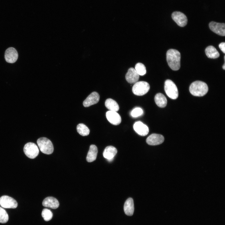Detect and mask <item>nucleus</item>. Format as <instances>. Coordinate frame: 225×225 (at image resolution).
I'll use <instances>...</instances> for the list:
<instances>
[{
	"mask_svg": "<svg viewBox=\"0 0 225 225\" xmlns=\"http://www.w3.org/2000/svg\"><path fill=\"white\" fill-rule=\"evenodd\" d=\"M171 16L172 19L179 26L183 27L187 25L188 19L186 16L183 13L175 11L172 12Z\"/></svg>",
	"mask_w": 225,
	"mask_h": 225,
	"instance_id": "nucleus-8",
	"label": "nucleus"
},
{
	"mask_svg": "<svg viewBox=\"0 0 225 225\" xmlns=\"http://www.w3.org/2000/svg\"><path fill=\"white\" fill-rule=\"evenodd\" d=\"M124 210L125 214L129 216H132L134 211V203L133 199L129 198L125 202Z\"/></svg>",
	"mask_w": 225,
	"mask_h": 225,
	"instance_id": "nucleus-18",
	"label": "nucleus"
},
{
	"mask_svg": "<svg viewBox=\"0 0 225 225\" xmlns=\"http://www.w3.org/2000/svg\"><path fill=\"white\" fill-rule=\"evenodd\" d=\"M105 104L106 107L109 111L117 112L119 108V105L116 102L111 98L106 99Z\"/></svg>",
	"mask_w": 225,
	"mask_h": 225,
	"instance_id": "nucleus-22",
	"label": "nucleus"
},
{
	"mask_svg": "<svg viewBox=\"0 0 225 225\" xmlns=\"http://www.w3.org/2000/svg\"><path fill=\"white\" fill-rule=\"evenodd\" d=\"M135 69L139 75L143 76L146 73V70L144 65L140 62L137 63Z\"/></svg>",
	"mask_w": 225,
	"mask_h": 225,
	"instance_id": "nucleus-24",
	"label": "nucleus"
},
{
	"mask_svg": "<svg viewBox=\"0 0 225 225\" xmlns=\"http://www.w3.org/2000/svg\"><path fill=\"white\" fill-rule=\"evenodd\" d=\"M143 113V111L140 108H136L134 109L131 112V115L134 118H136L142 115Z\"/></svg>",
	"mask_w": 225,
	"mask_h": 225,
	"instance_id": "nucleus-27",
	"label": "nucleus"
},
{
	"mask_svg": "<svg viewBox=\"0 0 225 225\" xmlns=\"http://www.w3.org/2000/svg\"><path fill=\"white\" fill-rule=\"evenodd\" d=\"M117 152V149L114 147L109 146L105 149L103 155L104 157L108 161H112Z\"/></svg>",
	"mask_w": 225,
	"mask_h": 225,
	"instance_id": "nucleus-16",
	"label": "nucleus"
},
{
	"mask_svg": "<svg viewBox=\"0 0 225 225\" xmlns=\"http://www.w3.org/2000/svg\"><path fill=\"white\" fill-rule=\"evenodd\" d=\"M42 215L45 221H48L52 218L53 214L50 210L45 208L42 211Z\"/></svg>",
	"mask_w": 225,
	"mask_h": 225,
	"instance_id": "nucleus-25",
	"label": "nucleus"
},
{
	"mask_svg": "<svg viewBox=\"0 0 225 225\" xmlns=\"http://www.w3.org/2000/svg\"><path fill=\"white\" fill-rule=\"evenodd\" d=\"M8 220V216L6 211L0 207V222L4 223L7 222Z\"/></svg>",
	"mask_w": 225,
	"mask_h": 225,
	"instance_id": "nucleus-26",
	"label": "nucleus"
},
{
	"mask_svg": "<svg viewBox=\"0 0 225 225\" xmlns=\"http://www.w3.org/2000/svg\"><path fill=\"white\" fill-rule=\"evenodd\" d=\"M164 90L167 96L170 98L175 99L178 97V93L175 84L171 80L167 79L164 83Z\"/></svg>",
	"mask_w": 225,
	"mask_h": 225,
	"instance_id": "nucleus-4",
	"label": "nucleus"
},
{
	"mask_svg": "<svg viewBox=\"0 0 225 225\" xmlns=\"http://www.w3.org/2000/svg\"><path fill=\"white\" fill-rule=\"evenodd\" d=\"M98 152L97 146L94 145H91L86 157V160L88 162H91L95 161L97 158Z\"/></svg>",
	"mask_w": 225,
	"mask_h": 225,
	"instance_id": "nucleus-19",
	"label": "nucleus"
},
{
	"mask_svg": "<svg viewBox=\"0 0 225 225\" xmlns=\"http://www.w3.org/2000/svg\"><path fill=\"white\" fill-rule=\"evenodd\" d=\"M78 132L82 136L88 135L90 132V130L83 123L79 124L77 127Z\"/></svg>",
	"mask_w": 225,
	"mask_h": 225,
	"instance_id": "nucleus-23",
	"label": "nucleus"
},
{
	"mask_svg": "<svg viewBox=\"0 0 225 225\" xmlns=\"http://www.w3.org/2000/svg\"><path fill=\"white\" fill-rule=\"evenodd\" d=\"M42 204L46 207L52 209H56L59 206V203L57 199L52 197H48L45 198L43 200Z\"/></svg>",
	"mask_w": 225,
	"mask_h": 225,
	"instance_id": "nucleus-17",
	"label": "nucleus"
},
{
	"mask_svg": "<svg viewBox=\"0 0 225 225\" xmlns=\"http://www.w3.org/2000/svg\"><path fill=\"white\" fill-rule=\"evenodd\" d=\"M0 205L5 208H15L18 206V203L12 198L8 196H3L0 198Z\"/></svg>",
	"mask_w": 225,
	"mask_h": 225,
	"instance_id": "nucleus-7",
	"label": "nucleus"
},
{
	"mask_svg": "<svg viewBox=\"0 0 225 225\" xmlns=\"http://www.w3.org/2000/svg\"><path fill=\"white\" fill-rule=\"evenodd\" d=\"M23 151L26 156L31 159L35 158L39 152L37 146L32 142H29L25 144L23 148Z\"/></svg>",
	"mask_w": 225,
	"mask_h": 225,
	"instance_id": "nucleus-6",
	"label": "nucleus"
},
{
	"mask_svg": "<svg viewBox=\"0 0 225 225\" xmlns=\"http://www.w3.org/2000/svg\"><path fill=\"white\" fill-rule=\"evenodd\" d=\"M150 87L149 83L145 81L138 82L134 83L132 87V92L135 95L142 96L149 91Z\"/></svg>",
	"mask_w": 225,
	"mask_h": 225,
	"instance_id": "nucleus-5",
	"label": "nucleus"
},
{
	"mask_svg": "<svg viewBox=\"0 0 225 225\" xmlns=\"http://www.w3.org/2000/svg\"><path fill=\"white\" fill-rule=\"evenodd\" d=\"M139 75L133 68H129L126 74L125 78L129 83H135L138 82L139 79Z\"/></svg>",
	"mask_w": 225,
	"mask_h": 225,
	"instance_id": "nucleus-15",
	"label": "nucleus"
},
{
	"mask_svg": "<svg viewBox=\"0 0 225 225\" xmlns=\"http://www.w3.org/2000/svg\"><path fill=\"white\" fill-rule=\"evenodd\" d=\"M133 128L135 131L141 136L146 135L149 132L148 126L140 121L135 122L133 125Z\"/></svg>",
	"mask_w": 225,
	"mask_h": 225,
	"instance_id": "nucleus-14",
	"label": "nucleus"
},
{
	"mask_svg": "<svg viewBox=\"0 0 225 225\" xmlns=\"http://www.w3.org/2000/svg\"><path fill=\"white\" fill-rule=\"evenodd\" d=\"M99 99L100 96L98 93L95 92H93L84 100L83 105L84 107H88L97 103Z\"/></svg>",
	"mask_w": 225,
	"mask_h": 225,
	"instance_id": "nucleus-12",
	"label": "nucleus"
},
{
	"mask_svg": "<svg viewBox=\"0 0 225 225\" xmlns=\"http://www.w3.org/2000/svg\"><path fill=\"white\" fill-rule=\"evenodd\" d=\"M164 140V138L162 135L153 133L147 138L146 142L149 145H156L162 143Z\"/></svg>",
	"mask_w": 225,
	"mask_h": 225,
	"instance_id": "nucleus-11",
	"label": "nucleus"
},
{
	"mask_svg": "<svg viewBox=\"0 0 225 225\" xmlns=\"http://www.w3.org/2000/svg\"><path fill=\"white\" fill-rule=\"evenodd\" d=\"M222 68L224 69H225V63H224L223 64V65L222 66Z\"/></svg>",
	"mask_w": 225,
	"mask_h": 225,
	"instance_id": "nucleus-29",
	"label": "nucleus"
},
{
	"mask_svg": "<svg viewBox=\"0 0 225 225\" xmlns=\"http://www.w3.org/2000/svg\"><path fill=\"white\" fill-rule=\"evenodd\" d=\"M225 42H222L220 43L219 45V47L221 49V50L223 52V53H225Z\"/></svg>",
	"mask_w": 225,
	"mask_h": 225,
	"instance_id": "nucleus-28",
	"label": "nucleus"
},
{
	"mask_svg": "<svg viewBox=\"0 0 225 225\" xmlns=\"http://www.w3.org/2000/svg\"><path fill=\"white\" fill-rule=\"evenodd\" d=\"M210 29L216 34L221 36L225 35V24L212 21L209 24Z\"/></svg>",
	"mask_w": 225,
	"mask_h": 225,
	"instance_id": "nucleus-9",
	"label": "nucleus"
},
{
	"mask_svg": "<svg viewBox=\"0 0 225 225\" xmlns=\"http://www.w3.org/2000/svg\"><path fill=\"white\" fill-rule=\"evenodd\" d=\"M18 57V52L14 48H9L6 50L5 53V58L8 62H15L17 60Z\"/></svg>",
	"mask_w": 225,
	"mask_h": 225,
	"instance_id": "nucleus-10",
	"label": "nucleus"
},
{
	"mask_svg": "<svg viewBox=\"0 0 225 225\" xmlns=\"http://www.w3.org/2000/svg\"><path fill=\"white\" fill-rule=\"evenodd\" d=\"M37 143L42 153L46 154H52L53 151V145L51 141L45 137H41L38 138Z\"/></svg>",
	"mask_w": 225,
	"mask_h": 225,
	"instance_id": "nucleus-3",
	"label": "nucleus"
},
{
	"mask_svg": "<svg viewBox=\"0 0 225 225\" xmlns=\"http://www.w3.org/2000/svg\"><path fill=\"white\" fill-rule=\"evenodd\" d=\"M155 102L157 105L160 108H164L167 104V99L162 94L159 93L157 94L154 97Z\"/></svg>",
	"mask_w": 225,
	"mask_h": 225,
	"instance_id": "nucleus-20",
	"label": "nucleus"
},
{
	"mask_svg": "<svg viewBox=\"0 0 225 225\" xmlns=\"http://www.w3.org/2000/svg\"><path fill=\"white\" fill-rule=\"evenodd\" d=\"M181 54L177 50L171 49L166 53V59L168 64L172 70L177 71L180 67Z\"/></svg>",
	"mask_w": 225,
	"mask_h": 225,
	"instance_id": "nucleus-1",
	"label": "nucleus"
},
{
	"mask_svg": "<svg viewBox=\"0 0 225 225\" xmlns=\"http://www.w3.org/2000/svg\"><path fill=\"white\" fill-rule=\"evenodd\" d=\"M189 89L190 92L193 95L202 97L207 93L208 91V87L205 82L196 81L191 84Z\"/></svg>",
	"mask_w": 225,
	"mask_h": 225,
	"instance_id": "nucleus-2",
	"label": "nucleus"
},
{
	"mask_svg": "<svg viewBox=\"0 0 225 225\" xmlns=\"http://www.w3.org/2000/svg\"><path fill=\"white\" fill-rule=\"evenodd\" d=\"M106 117L108 121L112 124L117 125L121 122V116L116 112L109 111L106 113Z\"/></svg>",
	"mask_w": 225,
	"mask_h": 225,
	"instance_id": "nucleus-13",
	"label": "nucleus"
},
{
	"mask_svg": "<svg viewBox=\"0 0 225 225\" xmlns=\"http://www.w3.org/2000/svg\"><path fill=\"white\" fill-rule=\"evenodd\" d=\"M205 52L208 57L210 58H218L220 55L218 51L212 46L207 47L205 49Z\"/></svg>",
	"mask_w": 225,
	"mask_h": 225,
	"instance_id": "nucleus-21",
	"label": "nucleus"
}]
</instances>
